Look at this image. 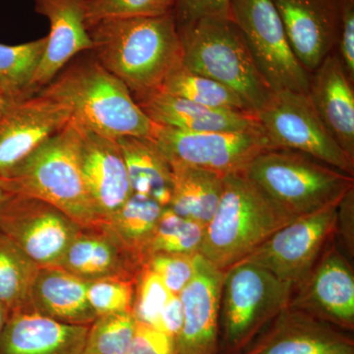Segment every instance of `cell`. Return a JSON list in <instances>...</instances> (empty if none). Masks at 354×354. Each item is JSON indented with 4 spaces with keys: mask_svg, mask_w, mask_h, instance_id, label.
Returning a JSON list of instances; mask_svg holds the SVG:
<instances>
[{
    "mask_svg": "<svg viewBox=\"0 0 354 354\" xmlns=\"http://www.w3.org/2000/svg\"><path fill=\"white\" fill-rule=\"evenodd\" d=\"M91 53L129 88L134 99L157 92L183 65V44L172 13L104 20L88 28Z\"/></svg>",
    "mask_w": 354,
    "mask_h": 354,
    "instance_id": "obj_1",
    "label": "cell"
},
{
    "mask_svg": "<svg viewBox=\"0 0 354 354\" xmlns=\"http://www.w3.org/2000/svg\"><path fill=\"white\" fill-rule=\"evenodd\" d=\"M39 92L65 104L71 120L84 129L113 139L151 137L152 121L91 51L73 58Z\"/></svg>",
    "mask_w": 354,
    "mask_h": 354,
    "instance_id": "obj_2",
    "label": "cell"
},
{
    "mask_svg": "<svg viewBox=\"0 0 354 354\" xmlns=\"http://www.w3.org/2000/svg\"><path fill=\"white\" fill-rule=\"evenodd\" d=\"M274 208L290 220L341 201L354 177L290 150H267L241 171Z\"/></svg>",
    "mask_w": 354,
    "mask_h": 354,
    "instance_id": "obj_3",
    "label": "cell"
},
{
    "mask_svg": "<svg viewBox=\"0 0 354 354\" xmlns=\"http://www.w3.org/2000/svg\"><path fill=\"white\" fill-rule=\"evenodd\" d=\"M4 179L12 194L50 203L81 227L102 225L84 181L78 131L71 120Z\"/></svg>",
    "mask_w": 354,
    "mask_h": 354,
    "instance_id": "obj_4",
    "label": "cell"
},
{
    "mask_svg": "<svg viewBox=\"0 0 354 354\" xmlns=\"http://www.w3.org/2000/svg\"><path fill=\"white\" fill-rule=\"evenodd\" d=\"M178 32L184 66L227 86L254 114L269 104L274 92L232 18H206Z\"/></svg>",
    "mask_w": 354,
    "mask_h": 354,
    "instance_id": "obj_5",
    "label": "cell"
},
{
    "mask_svg": "<svg viewBox=\"0 0 354 354\" xmlns=\"http://www.w3.org/2000/svg\"><path fill=\"white\" fill-rule=\"evenodd\" d=\"M291 221L241 172L227 174L218 208L205 228L200 255L225 272Z\"/></svg>",
    "mask_w": 354,
    "mask_h": 354,
    "instance_id": "obj_6",
    "label": "cell"
},
{
    "mask_svg": "<svg viewBox=\"0 0 354 354\" xmlns=\"http://www.w3.org/2000/svg\"><path fill=\"white\" fill-rule=\"evenodd\" d=\"M293 286L251 263L241 262L225 272L223 344L225 354H241L290 304Z\"/></svg>",
    "mask_w": 354,
    "mask_h": 354,
    "instance_id": "obj_7",
    "label": "cell"
},
{
    "mask_svg": "<svg viewBox=\"0 0 354 354\" xmlns=\"http://www.w3.org/2000/svg\"><path fill=\"white\" fill-rule=\"evenodd\" d=\"M255 116L270 150L302 153L354 176V162L323 124L308 95L290 90L274 92L269 104Z\"/></svg>",
    "mask_w": 354,
    "mask_h": 354,
    "instance_id": "obj_8",
    "label": "cell"
},
{
    "mask_svg": "<svg viewBox=\"0 0 354 354\" xmlns=\"http://www.w3.org/2000/svg\"><path fill=\"white\" fill-rule=\"evenodd\" d=\"M151 139L171 167H196L221 176L241 172L270 150L261 127L236 132H189L153 122Z\"/></svg>",
    "mask_w": 354,
    "mask_h": 354,
    "instance_id": "obj_9",
    "label": "cell"
},
{
    "mask_svg": "<svg viewBox=\"0 0 354 354\" xmlns=\"http://www.w3.org/2000/svg\"><path fill=\"white\" fill-rule=\"evenodd\" d=\"M230 12L272 91L308 94L310 74L291 51L272 0H232Z\"/></svg>",
    "mask_w": 354,
    "mask_h": 354,
    "instance_id": "obj_10",
    "label": "cell"
},
{
    "mask_svg": "<svg viewBox=\"0 0 354 354\" xmlns=\"http://www.w3.org/2000/svg\"><path fill=\"white\" fill-rule=\"evenodd\" d=\"M339 203L291 221L241 262L259 266L295 288L334 239Z\"/></svg>",
    "mask_w": 354,
    "mask_h": 354,
    "instance_id": "obj_11",
    "label": "cell"
},
{
    "mask_svg": "<svg viewBox=\"0 0 354 354\" xmlns=\"http://www.w3.org/2000/svg\"><path fill=\"white\" fill-rule=\"evenodd\" d=\"M80 225L38 198L11 194L0 207V232L39 267L59 266Z\"/></svg>",
    "mask_w": 354,
    "mask_h": 354,
    "instance_id": "obj_12",
    "label": "cell"
},
{
    "mask_svg": "<svg viewBox=\"0 0 354 354\" xmlns=\"http://www.w3.org/2000/svg\"><path fill=\"white\" fill-rule=\"evenodd\" d=\"M71 120L68 108L38 92L9 102L0 116V176L11 171Z\"/></svg>",
    "mask_w": 354,
    "mask_h": 354,
    "instance_id": "obj_13",
    "label": "cell"
},
{
    "mask_svg": "<svg viewBox=\"0 0 354 354\" xmlns=\"http://www.w3.org/2000/svg\"><path fill=\"white\" fill-rule=\"evenodd\" d=\"M330 244L308 276L293 288L288 307L351 333L354 330L353 270L339 248Z\"/></svg>",
    "mask_w": 354,
    "mask_h": 354,
    "instance_id": "obj_14",
    "label": "cell"
},
{
    "mask_svg": "<svg viewBox=\"0 0 354 354\" xmlns=\"http://www.w3.org/2000/svg\"><path fill=\"white\" fill-rule=\"evenodd\" d=\"M225 276L198 254L194 278L179 295L184 321L174 341L176 354H220L218 319Z\"/></svg>",
    "mask_w": 354,
    "mask_h": 354,
    "instance_id": "obj_15",
    "label": "cell"
},
{
    "mask_svg": "<svg viewBox=\"0 0 354 354\" xmlns=\"http://www.w3.org/2000/svg\"><path fill=\"white\" fill-rule=\"evenodd\" d=\"M241 354H354V341L348 332L288 306Z\"/></svg>",
    "mask_w": 354,
    "mask_h": 354,
    "instance_id": "obj_16",
    "label": "cell"
},
{
    "mask_svg": "<svg viewBox=\"0 0 354 354\" xmlns=\"http://www.w3.org/2000/svg\"><path fill=\"white\" fill-rule=\"evenodd\" d=\"M291 51L309 74L337 46L339 30L337 0H272Z\"/></svg>",
    "mask_w": 354,
    "mask_h": 354,
    "instance_id": "obj_17",
    "label": "cell"
},
{
    "mask_svg": "<svg viewBox=\"0 0 354 354\" xmlns=\"http://www.w3.org/2000/svg\"><path fill=\"white\" fill-rule=\"evenodd\" d=\"M75 127L84 181L100 221L104 223L133 194L124 158L118 140Z\"/></svg>",
    "mask_w": 354,
    "mask_h": 354,
    "instance_id": "obj_18",
    "label": "cell"
},
{
    "mask_svg": "<svg viewBox=\"0 0 354 354\" xmlns=\"http://www.w3.org/2000/svg\"><path fill=\"white\" fill-rule=\"evenodd\" d=\"M86 6L87 0H34L35 11L50 23V34L29 95L46 87L73 58L92 50Z\"/></svg>",
    "mask_w": 354,
    "mask_h": 354,
    "instance_id": "obj_19",
    "label": "cell"
},
{
    "mask_svg": "<svg viewBox=\"0 0 354 354\" xmlns=\"http://www.w3.org/2000/svg\"><path fill=\"white\" fill-rule=\"evenodd\" d=\"M90 326L69 325L29 308L9 314L0 354H84Z\"/></svg>",
    "mask_w": 354,
    "mask_h": 354,
    "instance_id": "obj_20",
    "label": "cell"
},
{
    "mask_svg": "<svg viewBox=\"0 0 354 354\" xmlns=\"http://www.w3.org/2000/svg\"><path fill=\"white\" fill-rule=\"evenodd\" d=\"M307 95L333 138L354 162L353 83L337 53H330L310 74Z\"/></svg>",
    "mask_w": 354,
    "mask_h": 354,
    "instance_id": "obj_21",
    "label": "cell"
},
{
    "mask_svg": "<svg viewBox=\"0 0 354 354\" xmlns=\"http://www.w3.org/2000/svg\"><path fill=\"white\" fill-rule=\"evenodd\" d=\"M156 124L189 132H236L260 127L255 114L209 108L157 91L134 99Z\"/></svg>",
    "mask_w": 354,
    "mask_h": 354,
    "instance_id": "obj_22",
    "label": "cell"
},
{
    "mask_svg": "<svg viewBox=\"0 0 354 354\" xmlns=\"http://www.w3.org/2000/svg\"><path fill=\"white\" fill-rule=\"evenodd\" d=\"M59 267L87 281L104 279L136 281L143 269L101 225L81 227L65 251Z\"/></svg>",
    "mask_w": 354,
    "mask_h": 354,
    "instance_id": "obj_23",
    "label": "cell"
},
{
    "mask_svg": "<svg viewBox=\"0 0 354 354\" xmlns=\"http://www.w3.org/2000/svg\"><path fill=\"white\" fill-rule=\"evenodd\" d=\"M88 286L59 266L41 267L32 286V308L58 322L90 326L97 316L88 304Z\"/></svg>",
    "mask_w": 354,
    "mask_h": 354,
    "instance_id": "obj_24",
    "label": "cell"
},
{
    "mask_svg": "<svg viewBox=\"0 0 354 354\" xmlns=\"http://www.w3.org/2000/svg\"><path fill=\"white\" fill-rule=\"evenodd\" d=\"M124 158L132 192L169 207L171 199L172 169L155 142L144 137L116 139Z\"/></svg>",
    "mask_w": 354,
    "mask_h": 354,
    "instance_id": "obj_25",
    "label": "cell"
},
{
    "mask_svg": "<svg viewBox=\"0 0 354 354\" xmlns=\"http://www.w3.org/2000/svg\"><path fill=\"white\" fill-rule=\"evenodd\" d=\"M164 209L155 200L133 193L101 227L140 268H143L149 259L151 243Z\"/></svg>",
    "mask_w": 354,
    "mask_h": 354,
    "instance_id": "obj_26",
    "label": "cell"
},
{
    "mask_svg": "<svg viewBox=\"0 0 354 354\" xmlns=\"http://www.w3.org/2000/svg\"><path fill=\"white\" fill-rule=\"evenodd\" d=\"M171 169L174 183L169 208L206 227L220 203L225 176L196 167L176 165Z\"/></svg>",
    "mask_w": 354,
    "mask_h": 354,
    "instance_id": "obj_27",
    "label": "cell"
},
{
    "mask_svg": "<svg viewBox=\"0 0 354 354\" xmlns=\"http://www.w3.org/2000/svg\"><path fill=\"white\" fill-rule=\"evenodd\" d=\"M39 268L0 232V304L9 314L32 307V286Z\"/></svg>",
    "mask_w": 354,
    "mask_h": 354,
    "instance_id": "obj_28",
    "label": "cell"
},
{
    "mask_svg": "<svg viewBox=\"0 0 354 354\" xmlns=\"http://www.w3.org/2000/svg\"><path fill=\"white\" fill-rule=\"evenodd\" d=\"M158 91L209 108L253 113L234 91L214 79L191 71L183 64L169 74Z\"/></svg>",
    "mask_w": 354,
    "mask_h": 354,
    "instance_id": "obj_29",
    "label": "cell"
},
{
    "mask_svg": "<svg viewBox=\"0 0 354 354\" xmlns=\"http://www.w3.org/2000/svg\"><path fill=\"white\" fill-rule=\"evenodd\" d=\"M46 46V37L29 43L0 44V85L12 99L29 95L30 84Z\"/></svg>",
    "mask_w": 354,
    "mask_h": 354,
    "instance_id": "obj_30",
    "label": "cell"
},
{
    "mask_svg": "<svg viewBox=\"0 0 354 354\" xmlns=\"http://www.w3.org/2000/svg\"><path fill=\"white\" fill-rule=\"evenodd\" d=\"M205 228L201 223L177 215L171 208L165 207L151 243L149 258L158 253L200 254Z\"/></svg>",
    "mask_w": 354,
    "mask_h": 354,
    "instance_id": "obj_31",
    "label": "cell"
},
{
    "mask_svg": "<svg viewBox=\"0 0 354 354\" xmlns=\"http://www.w3.org/2000/svg\"><path fill=\"white\" fill-rule=\"evenodd\" d=\"M136 325L130 311L97 317L88 327L84 354H127Z\"/></svg>",
    "mask_w": 354,
    "mask_h": 354,
    "instance_id": "obj_32",
    "label": "cell"
},
{
    "mask_svg": "<svg viewBox=\"0 0 354 354\" xmlns=\"http://www.w3.org/2000/svg\"><path fill=\"white\" fill-rule=\"evenodd\" d=\"M176 0H87V28L104 20L158 17L172 13Z\"/></svg>",
    "mask_w": 354,
    "mask_h": 354,
    "instance_id": "obj_33",
    "label": "cell"
},
{
    "mask_svg": "<svg viewBox=\"0 0 354 354\" xmlns=\"http://www.w3.org/2000/svg\"><path fill=\"white\" fill-rule=\"evenodd\" d=\"M171 295L162 279L144 266L135 283L133 316L137 322L146 324L158 330L160 314Z\"/></svg>",
    "mask_w": 354,
    "mask_h": 354,
    "instance_id": "obj_34",
    "label": "cell"
},
{
    "mask_svg": "<svg viewBox=\"0 0 354 354\" xmlns=\"http://www.w3.org/2000/svg\"><path fill=\"white\" fill-rule=\"evenodd\" d=\"M136 281L122 279H104L88 281V304L95 316L132 312Z\"/></svg>",
    "mask_w": 354,
    "mask_h": 354,
    "instance_id": "obj_35",
    "label": "cell"
},
{
    "mask_svg": "<svg viewBox=\"0 0 354 354\" xmlns=\"http://www.w3.org/2000/svg\"><path fill=\"white\" fill-rule=\"evenodd\" d=\"M197 255L153 254L147 261L145 266L162 279L171 295H180L181 291L194 278Z\"/></svg>",
    "mask_w": 354,
    "mask_h": 354,
    "instance_id": "obj_36",
    "label": "cell"
},
{
    "mask_svg": "<svg viewBox=\"0 0 354 354\" xmlns=\"http://www.w3.org/2000/svg\"><path fill=\"white\" fill-rule=\"evenodd\" d=\"M232 0H176L172 15L177 29L206 18H232Z\"/></svg>",
    "mask_w": 354,
    "mask_h": 354,
    "instance_id": "obj_37",
    "label": "cell"
},
{
    "mask_svg": "<svg viewBox=\"0 0 354 354\" xmlns=\"http://www.w3.org/2000/svg\"><path fill=\"white\" fill-rule=\"evenodd\" d=\"M339 8V30L337 46L339 48L344 71L354 82V0H337Z\"/></svg>",
    "mask_w": 354,
    "mask_h": 354,
    "instance_id": "obj_38",
    "label": "cell"
},
{
    "mask_svg": "<svg viewBox=\"0 0 354 354\" xmlns=\"http://www.w3.org/2000/svg\"><path fill=\"white\" fill-rule=\"evenodd\" d=\"M127 354H176V342L162 330L137 322Z\"/></svg>",
    "mask_w": 354,
    "mask_h": 354,
    "instance_id": "obj_39",
    "label": "cell"
},
{
    "mask_svg": "<svg viewBox=\"0 0 354 354\" xmlns=\"http://www.w3.org/2000/svg\"><path fill=\"white\" fill-rule=\"evenodd\" d=\"M335 234L339 236L349 257L354 254V187L348 190L337 205Z\"/></svg>",
    "mask_w": 354,
    "mask_h": 354,
    "instance_id": "obj_40",
    "label": "cell"
},
{
    "mask_svg": "<svg viewBox=\"0 0 354 354\" xmlns=\"http://www.w3.org/2000/svg\"><path fill=\"white\" fill-rule=\"evenodd\" d=\"M184 308L180 295H171L165 304L160 317L158 330L176 339L183 329Z\"/></svg>",
    "mask_w": 354,
    "mask_h": 354,
    "instance_id": "obj_41",
    "label": "cell"
},
{
    "mask_svg": "<svg viewBox=\"0 0 354 354\" xmlns=\"http://www.w3.org/2000/svg\"><path fill=\"white\" fill-rule=\"evenodd\" d=\"M11 194H12V193H11L8 187H7L6 179L0 176V207L10 197Z\"/></svg>",
    "mask_w": 354,
    "mask_h": 354,
    "instance_id": "obj_42",
    "label": "cell"
},
{
    "mask_svg": "<svg viewBox=\"0 0 354 354\" xmlns=\"http://www.w3.org/2000/svg\"><path fill=\"white\" fill-rule=\"evenodd\" d=\"M12 97H9L8 95L6 94V91L2 88L1 85H0V116L2 115L3 111H6V106H8L9 102L13 101Z\"/></svg>",
    "mask_w": 354,
    "mask_h": 354,
    "instance_id": "obj_43",
    "label": "cell"
},
{
    "mask_svg": "<svg viewBox=\"0 0 354 354\" xmlns=\"http://www.w3.org/2000/svg\"><path fill=\"white\" fill-rule=\"evenodd\" d=\"M9 312L1 304H0V335L6 326L7 319H8Z\"/></svg>",
    "mask_w": 354,
    "mask_h": 354,
    "instance_id": "obj_44",
    "label": "cell"
}]
</instances>
